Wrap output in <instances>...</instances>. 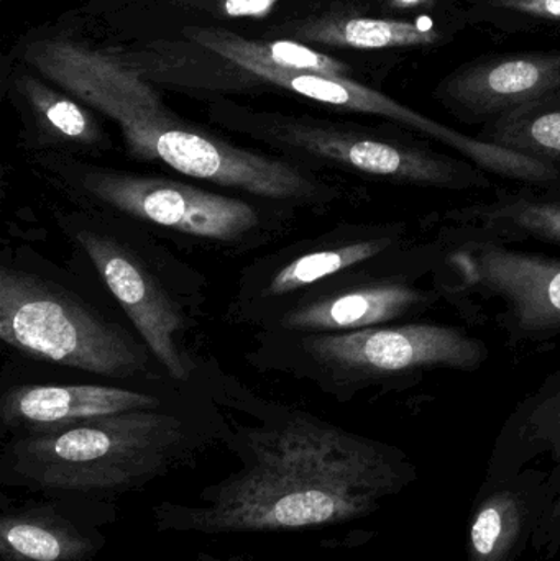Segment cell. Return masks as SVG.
<instances>
[{
  "label": "cell",
  "mask_w": 560,
  "mask_h": 561,
  "mask_svg": "<svg viewBox=\"0 0 560 561\" xmlns=\"http://www.w3.org/2000/svg\"><path fill=\"white\" fill-rule=\"evenodd\" d=\"M480 138L560 168V98L502 115L485 125Z\"/></svg>",
  "instance_id": "obj_20"
},
{
  "label": "cell",
  "mask_w": 560,
  "mask_h": 561,
  "mask_svg": "<svg viewBox=\"0 0 560 561\" xmlns=\"http://www.w3.org/2000/svg\"><path fill=\"white\" fill-rule=\"evenodd\" d=\"M30 163L81 213L224 252L263 245L295 210L272 203L253 204L155 174L98 167L68 154L35 153Z\"/></svg>",
  "instance_id": "obj_4"
},
{
  "label": "cell",
  "mask_w": 560,
  "mask_h": 561,
  "mask_svg": "<svg viewBox=\"0 0 560 561\" xmlns=\"http://www.w3.org/2000/svg\"><path fill=\"white\" fill-rule=\"evenodd\" d=\"M443 263L439 239L413 240L312 287L260 325L276 335H312L414 322L446 304Z\"/></svg>",
  "instance_id": "obj_9"
},
{
  "label": "cell",
  "mask_w": 560,
  "mask_h": 561,
  "mask_svg": "<svg viewBox=\"0 0 560 561\" xmlns=\"http://www.w3.org/2000/svg\"><path fill=\"white\" fill-rule=\"evenodd\" d=\"M279 0H220V15L229 19H262Z\"/></svg>",
  "instance_id": "obj_23"
},
{
  "label": "cell",
  "mask_w": 560,
  "mask_h": 561,
  "mask_svg": "<svg viewBox=\"0 0 560 561\" xmlns=\"http://www.w3.org/2000/svg\"><path fill=\"white\" fill-rule=\"evenodd\" d=\"M518 496L512 493L490 497L483 503L470 529V550L473 561H502L518 540L523 526Z\"/></svg>",
  "instance_id": "obj_21"
},
{
  "label": "cell",
  "mask_w": 560,
  "mask_h": 561,
  "mask_svg": "<svg viewBox=\"0 0 560 561\" xmlns=\"http://www.w3.org/2000/svg\"><path fill=\"white\" fill-rule=\"evenodd\" d=\"M16 89L32 124L30 148H36V153L76 157L81 151L107 150V134L78 99L55 91L33 76H22Z\"/></svg>",
  "instance_id": "obj_16"
},
{
  "label": "cell",
  "mask_w": 560,
  "mask_h": 561,
  "mask_svg": "<svg viewBox=\"0 0 560 561\" xmlns=\"http://www.w3.org/2000/svg\"><path fill=\"white\" fill-rule=\"evenodd\" d=\"M23 56L43 78L111 118L135 160L293 209L328 210L345 197L341 186L321 174L282 157L236 147L181 121L121 53L48 38L28 43Z\"/></svg>",
  "instance_id": "obj_2"
},
{
  "label": "cell",
  "mask_w": 560,
  "mask_h": 561,
  "mask_svg": "<svg viewBox=\"0 0 560 561\" xmlns=\"http://www.w3.org/2000/svg\"><path fill=\"white\" fill-rule=\"evenodd\" d=\"M85 511L92 507L56 500L3 506L0 561H94L105 537L82 519Z\"/></svg>",
  "instance_id": "obj_15"
},
{
  "label": "cell",
  "mask_w": 560,
  "mask_h": 561,
  "mask_svg": "<svg viewBox=\"0 0 560 561\" xmlns=\"http://www.w3.org/2000/svg\"><path fill=\"white\" fill-rule=\"evenodd\" d=\"M496 12L560 25V0H489Z\"/></svg>",
  "instance_id": "obj_22"
},
{
  "label": "cell",
  "mask_w": 560,
  "mask_h": 561,
  "mask_svg": "<svg viewBox=\"0 0 560 561\" xmlns=\"http://www.w3.org/2000/svg\"><path fill=\"white\" fill-rule=\"evenodd\" d=\"M183 3L196 2V0H181Z\"/></svg>",
  "instance_id": "obj_25"
},
{
  "label": "cell",
  "mask_w": 560,
  "mask_h": 561,
  "mask_svg": "<svg viewBox=\"0 0 560 561\" xmlns=\"http://www.w3.org/2000/svg\"><path fill=\"white\" fill-rule=\"evenodd\" d=\"M436 0H384L385 9L395 13H413L426 9Z\"/></svg>",
  "instance_id": "obj_24"
},
{
  "label": "cell",
  "mask_w": 560,
  "mask_h": 561,
  "mask_svg": "<svg viewBox=\"0 0 560 561\" xmlns=\"http://www.w3.org/2000/svg\"><path fill=\"white\" fill-rule=\"evenodd\" d=\"M187 36L204 48L236 62H263L286 71L318 72L348 78L347 62L298 42H255L219 28H190Z\"/></svg>",
  "instance_id": "obj_19"
},
{
  "label": "cell",
  "mask_w": 560,
  "mask_h": 561,
  "mask_svg": "<svg viewBox=\"0 0 560 561\" xmlns=\"http://www.w3.org/2000/svg\"><path fill=\"white\" fill-rule=\"evenodd\" d=\"M430 232L444 243V299L462 319L490 323L512 348L559 339L560 256L526 252L450 227Z\"/></svg>",
  "instance_id": "obj_7"
},
{
  "label": "cell",
  "mask_w": 560,
  "mask_h": 561,
  "mask_svg": "<svg viewBox=\"0 0 560 561\" xmlns=\"http://www.w3.org/2000/svg\"><path fill=\"white\" fill-rule=\"evenodd\" d=\"M434 95L459 121L490 124L523 105L560 98V51L479 59L447 76Z\"/></svg>",
  "instance_id": "obj_12"
},
{
  "label": "cell",
  "mask_w": 560,
  "mask_h": 561,
  "mask_svg": "<svg viewBox=\"0 0 560 561\" xmlns=\"http://www.w3.org/2000/svg\"><path fill=\"white\" fill-rule=\"evenodd\" d=\"M213 425L168 404L15 435L0 455V483L92 507L196 458L217 437Z\"/></svg>",
  "instance_id": "obj_3"
},
{
  "label": "cell",
  "mask_w": 560,
  "mask_h": 561,
  "mask_svg": "<svg viewBox=\"0 0 560 561\" xmlns=\"http://www.w3.org/2000/svg\"><path fill=\"white\" fill-rule=\"evenodd\" d=\"M259 362L315 382L338 401L361 392L416 385L441 369L470 373L489 359V346L466 329L414 322L342 333H266Z\"/></svg>",
  "instance_id": "obj_5"
},
{
  "label": "cell",
  "mask_w": 560,
  "mask_h": 561,
  "mask_svg": "<svg viewBox=\"0 0 560 561\" xmlns=\"http://www.w3.org/2000/svg\"><path fill=\"white\" fill-rule=\"evenodd\" d=\"M217 121L275 148L282 158L312 173L351 176L418 190L472 193L492 190L490 174L462 157L436 150L407 128H367L305 117L217 108Z\"/></svg>",
  "instance_id": "obj_6"
},
{
  "label": "cell",
  "mask_w": 560,
  "mask_h": 561,
  "mask_svg": "<svg viewBox=\"0 0 560 561\" xmlns=\"http://www.w3.org/2000/svg\"><path fill=\"white\" fill-rule=\"evenodd\" d=\"M295 38L354 49L423 48L439 45L444 32L424 20L324 15L292 26Z\"/></svg>",
  "instance_id": "obj_18"
},
{
  "label": "cell",
  "mask_w": 560,
  "mask_h": 561,
  "mask_svg": "<svg viewBox=\"0 0 560 561\" xmlns=\"http://www.w3.org/2000/svg\"><path fill=\"white\" fill-rule=\"evenodd\" d=\"M0 339L43 362L114 379L157 378L153 353L81 297L25 270L0 268Z\"/></svg>",
  "instance_id": "obj_8"
},
{
  "label": "cell",
  "mask_w": 560,
  "mask_h": 561,
  "mask_svg": "<svg viewBox=\"0 0 560 561\" xmlns=\"http://www.w3.org/2000/svg\"><path fill=\"white\" fill-rule=\"evenodd\" d=\"M168 404L163 396L117 386L25 385L2 396L0 424L5 434L15 437Z\"/></svg>",
  "instance_id": "obj_13"
},
{
  "label": "cell",
  "mask_w": 560,
  "mask_h": 561,
  "mask_svg": "<svg viewBox=\"0 0 560 561\" xmlns=\"http://www.w3.org/2000/svg\"><path fill=\"white\" fill-rule=\"evenodd\" d=\"M426 227H450L505 245L536 242L560 249V183L499 187L490 199L427 217Z\"/></svg>",
  "instance_id": "obj_14"
},
{
  "label": "cell",
  "mask_w": 560,
  "mask_h": 561,
  "mask_svg": "<svg viewBox=\"0 0 560 561\" xmlns=\"http://www.w3.org/2000/svg\"><path fill=\"white\" fill-rule=\"evenodd\" d=\"M410 224H351L296 243L249 266L232 312L236 319L262 323L312 287L352 272L416 240Z\"/></svg>",
  "instance_id": "obj_11"
},
{
  "label": "cell",
  "mask_w": 560,
  "mask_h": 561,
  "mask_svg": "<svg viewBox=\"0 0 560 561\" xmlns=\"http://www.w3.org/2000/svg\"><path fill=\"white\" fill-rule=\"evenodd\" d=\"M247 409L259 422L224 435L242 467L206 488L196 506H158V529L220 536L347 523L372 513L408 474L397 448L305 411L266 402Z\"/></svg>",
  "instance_id": "obj_1"
},
{
  "label": "cell",
  "mask_w": 560,
  "mask_h": 561,
  "mask_svg": "<svg viewBox=\"0 0 560 561\" xmlns=\"http://www.w3.org/2000/svg\"><path fill=\"white\" fill-rule=\"evenodd\" d=\"M61 227L91 260L161 369L173 381L191 382L196 363L178 340L190 319L176 296L158 276L157 268L122 239L117 226L108 220L79 210L62 216Z\"/></svg>",
  "instance_id": "obj_10"
},
{
  "label": "cell",
  "mask_w": 560,
  "mask_h": 561,
  "mask_svg": "<svg viewBox=\"0 0 560 561\" xmlns=\"http://www.w3.org/2000/svg\"><path fill=\"white\" fill-rule=\"evenodd\" d=\"M536 460H548L560 474V366L516 405L496 444L503 470Z\"/></svg>",
  "instance_id": "obj_17"
}]
</instances>
